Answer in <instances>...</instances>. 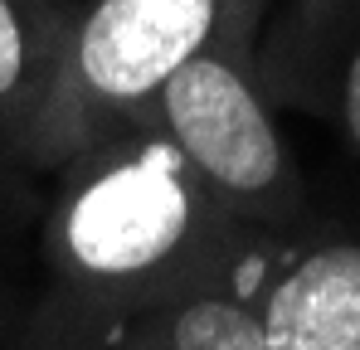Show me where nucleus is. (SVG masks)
<instances>
[{
    "label": "nucleus",
    "mask_w": 360,
    "mask_h": 350,
    "mask_svg": "<svg viewBox=\"0 0 360 350\" xmlns=\"http://www.w3.org/2000/svg\"><path fill=\"white\" fill-rule=\"evenodd\" d=\"M78 0H0V185L30 180V136L59 78Z\"/></svg>",
    "instance_id": "423d86ee"
},
{
    "label": "nucleus",
    "mask_w": 360,
    "mask_h": 350,
    "mask_svg": "<svg viewBox=\"0 0 360 350\" xmlns=\"http://www.w3.org/2000/svg\"><path fill=\"white\" fill-rule=\"evenodd\" d=\"M15 331H20V306H15V316H10V326L0 331V350H20V346H15Z\"/></svg>",
    "instance_id": "0eeeda50"
},
{
    "label": "nucleus",
    "mask_w": 360,
    "mask_h": 350,
    "mask_svg": "<svg viewBox=\"0 0 360 350\" xmlns=\"http://www.w3.org/2000/svg\"><path fill=\"white\" fill-rule=\"evenodd\" d=\"M200 185L253 233L297 238L321 209L258 73V34L195 54L151 103Z\"/></svg>",
    "instance_id": "20e7f679"
},
{
    "label": "nucleus",
    "mask_w": 360,
    "mask_h": 350,
    "mask_svg": "<svg viewBox=\"0 0 360 350\" xmlns=\"http://www.w3.org/2000/svg\"><path fill=\"white\" fill-rule=\"evenodd\" d=\"M268 0H78L59 78L30 136V171L54 175L93 136L151 112L195 54L258 34Z\"/></svg>",
    "instance_id": "f03ea898"
},
{
    "label": "nucleus",
    "mask_w": 360,
    "mask_h": 350,
    "mask_svg": "<svg viewBox=\"0 0 360 350\" xmlns=\"http://www.w3.org/2000/svg\"><path fill=\"white\" fill-rule=\"evenodd\" d=\"M258 73L278 108L321 117L360 166V0L292 5L258 49Z\"/></svg>",
    "instance_id": "39448f33"
},
{
    "label": "nucleus",
    "mask_w": 360,
    "mask_h": 350,
    "mask_svg": "<svg viewBox=\"0 0 360 350\" xmlns=\"http://www.w3.org/2000/svg\"><path fill=\"white\" fill-rule=\"evenodd\" d=\"M117 350H360V214H321Z\"/></svg>",
    "instance_id": "7ed1b4c3"
},
{
    "label": "nucleus",
    "mask_w": 360,
    "mask_h": 350,
    "mask_svg": "<svg viewBox=\"0 0 360 350\" xmlns=\"http://www.w3.org/2000/svg\"><path fill=\"white\" fill-rule=\"evenodd\" d=\"M273 243L185 166L156 112L127 117L49 175L39 287L20 302V350H117L151 316L243 273Z\"/></svg>",
    "instance_id": "f257e3e1"
},
{
    "label": "nucleus",
    "mask_w": 360,
    "mask_h": 350,
    "mask_svg": "<svg viewBox=\"0 0 360 350\" xmlns=\"http://www.w3.org/2000/svg\"><path fill=\"white\" fill-rule=\"evenodd\" d=\"M292 5H321V0H292Z\"/></svg>",
    "instance_id": "6e6552de"
}]
</instances>
